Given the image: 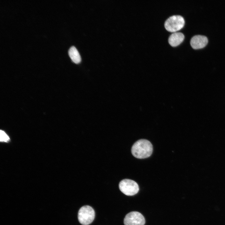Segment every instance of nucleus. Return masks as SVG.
<instances>
[{
  "label": "nucleus",
  "instance_id": "6e6552de",
  "mask_svg": "<svg viewBox=\"0 0 225 225\" xmlns=\"http://www.w3.org/2000/svg\"><path fill=\"white\" fill-rule=\"evenodd\" d=\"M68 53L71 59L74 63L78 64L81 62V56L75 47L72 46L70 48L68 51Z\"/></svg>",
  "mask_w": 225,
  "mask_h": 225
},
{
  "label": "nucleus",
  "instance_id": "39448f33",
  "mask_svg": "<svg viewBox=\"0 0 225 225\" xmlns=\"http://www.w3.org/2000/svg\"><path fill=\"white\" fill-rule=\"evenodd\" d=\"M145 222L142 215L136 211L129 212L126 215L124 219L125 225H144Z\"/></svg>",
  "mask_w": 225,
  "mask_h": 225
},
{
  "label": "nucleus",
  "instance_id": "1a4fd4ad",
  "mask_svg": "<svg viewBox=\"0 0 225 225\" xmlns=\"http://www.w3.org/2000/svg\"><path fill=\"white\" fill-rule=\"evenodd\" d=\"M0 140L1 141H7L9 140V137L3 131L0 130Z\"/></svg>",
  "mask_w": 225,
  "mask_h": 225
},
{
  "label": "nucleus",
  "instance_id": "f03ea898",
  "mask_svg": "<svg viewBox=\"0 0 225 225\" xmlns=\"http://www.w3.org/2000/svg\"><path fill=\"white\" fill-rule=\"evenodd\" d=\"M95 217L94 210L88 205L82 207L78 212V220L79 222L83 225H88L91 223Z\"/></svg>",
  "mask_w": 225,
  "mask_h": 225
},
{
  "label": "nucleus",
  "instance_id": "f257e3e1",
  "mask_svg": "<svg viewBox=\"0 0 225 225\" xmlns=\"http://www.w3.org/2000/svg\"><path fill=\"white\" fill-rule=\"evenodd\" d=\"M153 151L152 145L148 140L141 139L136 141L132 145L131 152L135 158L143 159L150 157Z\"/></svg>",
  "mask_w": 225,
  "mask_h": 225
},
{
  "label": "nucleus",
  "instance_id": "7ed1b4c3",
  "mask_svg": "<svg viewBox=\"0 0 225 225\" xmlns=\"http://www.w3.org/2000/svg\"><path fill=\"white\" fill-rule=\"evenodd\" d=\"M185 24L184 19L180 15H174L168 18L165 21L164 25L168 31L175 32L181 29Z\"/></svg>",
  "mask_w": 225,
  "mask_h": 225
},
{
  "label": "nucleus",
  "instance_id": "423d86ee",
  "mask_svg": "<svg viewBox=\"0 0 225 225\" xmlns=\"http://www.w3.org/2000/svg\"><path fill=\"white\" fill-rule=\"evenodd\" d=\"M190 42L191 47L193 49H200L207 45L208 43V39L205 36L196 35L191 38Z\"/></svg>",
  "mask_w": 225,
  "mask_h": 225
},
{
  "label": "nucleus",
  "instance_id": "0eeeda50",
  "mask_svg": "<svg viewBox=\"0 0 225 225\" xmlns=\"http://www.w3.org/2000/svg\"><path fill=\"white\" fill-rule=\"evenodd\" d=\"M184 36L181 32H175L171 34L168 38V42L172 46H176L180 44L184 40Z\"/></svg>",
  "mask_w": 225,
  "mask_h": 225
},
{
  "label": "nucleus",
  "instance_id": "20e7f679",
  "mask_svg": "<svg viewBox=\"0 0 225 225\" xmlns=\"http://www.w3.org/2000/svg\"><path fill=\"white\" fill-rule=\"evenodd\" d=\"M119 187L120 190L127 196L134 195L139 190V187L137 182L127 179L122 180L119 184Z\"/></svg>",
  "mask_w": 225,
  "mask_h": 225
}]
</instances>
